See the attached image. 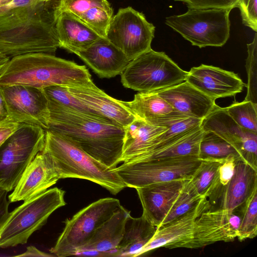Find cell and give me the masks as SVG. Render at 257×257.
Listing matches in <instances>:
<instances>
[{
	"label": "cell",
	"mask_w": 257,
	"mask_h": 257,
	"mask_svg": "<svg viewBox=\"0 0 257 257\" xmlns=\"http://www.w3.org/2000/svg\"><path fill=\"white\" fill-rule=\"evenodd\" d=\"M60 179L48 156L43 150L26 168L14 191L10 202L26 201L45 192Z\"/></svg>",
	"instance_id": "obj_17"
},
{
	"label": "cell",
	"mask_w": 257,
	"mask_h": 257,
	"mask_svg": "<svg viewBox=\"0 0 257 257\" xmlns=\"http://www.w3.org/2000/svg\"><path fill=\"white\" fill-rule=\"evenodd\" d=\"M187 74L164 52L151 48L130 61L120 75L124 87L147 92L181 83Z\"/></svg>",
	"instance_id": "obj_8"
},
{
	"label": "cell",
	"mask_w": 257,
	"mask_h": 257,
	"mask_svg": "<svg viewBox=\"0 0 257 257\" xmlns=\"http://www.w3.org/2000/svg\"><path fill=\"white\" fill-rule=\"evenodd\" d=\"M122 102L137 118L152 125L176 112L156 91L139 92L132 101Z\"/></svg>",
	"instance_id": "obj_27"
},
{
	"label": "cell",
	"mask_w": 257,
	"mask_h": 257,
	"mask_svg": "<svg viewBox=\"0 0 257 257\" xmlns=\"http://www.w3.org/2000/svg\"><path fill=\"white\" fill-rule=\"evenodd\" d=\"M8 191L0 187V229L9 215V205L10 203L7 198Z\"/></svg>",
	"instance_id": "obj_41"
},
{
	"label": "cell",
	"mask_w": 257,
	"mask_h": 257,
	"mask_svg": "<svg viewBox=\"0 0 257 257\" xmlns=\"http://www.w3.org/2000/svg\"><path fill=\"white\" fill-rule=\"evenodd\" d=\"M157 227L143 215L135 218L130 215L124 234L116 248L117 256H138L144 247L154 236Z\"/></svg>",
	"instance_id": "obj_26"
},
{
	"label": "cell",
	"mask_w": 257,
	"mask_h": 257,
	"mask_svg": "<svg viewBox=\"0 0 257 257\" xmlns=\"http://www.w3.org/2000/svg\"><path fill=\"white\" fill-rule=\"evenodd\" d=\"M185 81L215 100L234 96L241 92L244 86L233 72L204 64L192 67L188 72Z\"/></svg>",
	"instance_id": "obj_18"
},
{
	"label": "cell",
	"mask_w": 257,
	"mask_h": 257,
	"mask_svg": "<svg viewBox=\"0 0 257 257\" xmlns=\"http://www.w3.org/2000/svg\"><path fill=\"white\" fill-rule=\"evenodd\" d=\"M201 162L197 156H183L123 163L113 170L126 187L135 189L177 179H190Z\"/></svg>",
	"instance_id": "obj_10"
},
{
	"label": "cell",
	"mask_w": 257,
	"mask_h": 257,
	"mask_svg": "<svg viewBox=\"0 0 257 257\" xmlns=\"http://www.w3.org/2000/svg\"><path fill=\"white\" fill-rule=\"evenodd\" d=\"M65 191L57 187L24 202L9 213L0 229V247L26 243L30 236L46 223L50 215L66 205Z\"/></svg>",
	"instance_id": "obj_5"
},
{
	"label": "cell",
	"mask_w": 257,
	"mask_h": 257,
	"mask_svg": "<svg viewBox=\"0 0 257 257\" xmlns=\"http://www.w3.org/2000/svg\"><path fill=\"white\" fill-rule=\"evenodd\" d=\"M156 92L175 111L200 119L205 118L216 105L215 100L186 81Z\"/></svg>",
	"instance_id": "obj_22"
},
{
	"label": "cell",
	"mask_w": 257,
	"mask_h": 257,
	"mask_svg": "<svg viewBox=\"0 0 257 257\" xmlns=\"http://www.w3.org/2000/svg\"><path fill=\"white\" fill-rule=\"evenodd\" d=\"M209 207L207 198L184 214L157 228L139 256L159 247L190 248L196 219Z\"/></svg>",
	"instance_id": "obj_15"
},
{
	"label": "cell",
	"mask_w": 257,
	"mask_h": 257,
	"mask_svg": "<svg viewBox=\"0 0 257 257\" xmlns=\"http://www.w3.org/2000/svg\"><path fill=\"white\" fill-rule=\"evenodd\" d=\"M65 87L71 95L96 115L111 120L124 127L137 118L122 101L109 96L93 82Z\"/></svg>",
	"instance_id": "obj_16"
},
{
	"label": "cell",
	"mask_w": 257,
	"mask_h": 257,
	"mask_svg": "<svg viewBox=\"0 0 257 257\" xmlns=\"http://www.w3.org/2000/svg\"><path fill=\"white\" fill-rule=\"evenodd\" d=\"M205 198L207 197L198 193L191 179L187 180L180 195L160 226L189 211Z\"/></svg>",
	"instance_id": "obj_30"
},
{
	"label": "cell",
	"mask_w": 257,
	"mask_h": 257,
	"mask_svg": "<svg viewBox=\"0 0 257 257\" xmlns=\"http://www.w3.org/2000/svg\"><path fill=\"white\" fill-rule=\"evenodd\" d=\"M73 53L102 78L121 74L130 61L106 38H101L87 48Z\"/></svg>",
	"instance_id": "obj_21"
},
{
	"label": "cell",
	"mask_w": 257,
	"mask_h": 257,
	"mask_svg": "<svg viewBox=\"0 0 257 257\" xmlns=\"http://www.w3.org/2000/svg\"><path fill=\"white\" fill-rule=\"evenodd\" d=\"M155 31V27L143 13L128 7L113 16L106 38L131 61L151 49Z\"/></svg>",
	"instance_id": "obj_11"
},
{
	"label": "cell",
	"mask_w": 257,
	"mask_h": 257,
	"mask_svg": "<svg viewBox=\"0 0 257 257\" xmlns=\"http://www.w3.org/2000/svg\"><path fill=\"white\" fill-rule=\"evenodd\" d=\"M54 21L59 48L69 52L84 49L102 38L69 12L61 13Z\"/></svg>",
	"instance_id": "obj_23"
},
{
	"label": "cell",
	"mask_w": 257,
	"mask_h": 257,
	"mask_svg": "<svg viewBox=\"0 0 257 257\" xmlns=\"http://www.w3.org/2000/svg\"><path fill=\"white\" fill-rule=\"evenodd\" d=\"M248 49V57L247 63L248 64L247 93L245 98L246 100H249L255 104L256 100V79L253 77V64L256 63L257 50V34L255 32L252 42L247 45Z\"/></svg>",
	"instance_id": "obj_36"
},
{
	"label": "cell",
	"mask_w": 257,
	"mask_h": 257,
	"mask_svg": "<svg viewBox=\"0 0 257 257\" xmlns=\"http://www.w3.org/2000/svg\"><path fill=\"white\" fill-rule=\"evenodd\" d=\"M188 179H177L136 188L143 208L142 215L159 227Z\"/></svg>",
	"instance_id": "obj_19"
},
{
	"label": "cell",
	"mask_w": 257,
	"mask_h": 257,
	"mask_svg": "<svg viewBox=\"0 0 257 257\" xmlns=\"http://www.w3.org/2000/svg\"><path fill=\"white\" fill-rule=\"evenodd\" d=\"M8 116L18 123L49 126L48 100L43 89L13 85L0 86Z\"/></svg>",
	"instance_id": "obj_12"
},
{
	"label": "cell",
	"mask_w": 257,
	"mask_h": 257,
	"mask_svg": "<svg viewBox=\"0 0 257 257\" xmlns=\"http://www.w3.org/2000/svg\"><path fill=\"white\" fill-rule=\"evenodd\" d=\"M8 117V113L3 98L0 92V121Z\"/></svg>",
	"instance_id": "obj_43"
},
{
	"label": "cell",
	"mask_w": 257,
	"mask_h": 257,
	"mask_svg": "<svg viewBox=\"0 0 257 257\" xmlns=\"http://www.w3.org/2000/svg\"><path fill=\"white\" fill-rule=\"evenodd\" d=\"M20 123L7 117L0 121V146L18 127Z\"/></svg>",
	"instance_id": "obj_40"
},
{
	"label": "cell",
	"mask_w": 257,
	"mask_h": 257,
	"mask_svg": "<svg viewBox=\"0 0 257 257\" xmlns=\"http://www.w3.org/2000/svg\"><path fill=\"white\" fill-rule=\"evenodd\" d=\"M186 4L188 7L218 8L232 10L236 7L237 0H174Z\"/></svg>",
	"instance_id": "obj_38"
},
{
	"label": "cell",
	"mask_w": 257,
	"mask_h": 257,
	"mask_svg": "<svg viewBox=\"0 0 257 257\" xmlns=\"http://www.w3.org/2000/svg\"><path fill=\"white\" fill-rule=\"evenodd\" d=\"M130 215V211L121 205L77 252L87 250L106 251L116 248L122 238L125 223Z\"/></svg>",
	"instance_id": "obj_25"
},
{
	"label": "cell",
	"mask_w": 257,
	"mask_h": 257,
	"mask_svg": "<svg viewBox=\"0 0 257 257\" xmlns=\"http://www.w3.org/2000/svg\"><path fill=\"white\" fill-rule=\"evenodd\" d=\"M242 215V205L233 210L218 208L207 210L196 219L190 248L196 249L237 237Z\"/></svg>",
	"instance_id": "obj_13"
},
{
	"label": "cell",
	"mask_w": 257,
	"mask_h": 257,
	"mask_svg": "<svg viewBox=\"0 0 257 257\" xmlns=\"http://www.w3.org/2000/svg\"><path fill=\"white\" fill-rule=\"evenodd\" d=\"M257 234V188L242 205V215L237 237L242 241Z\"/></svg>",
	"instance_id": "obj_32"
},
{
	"label": "cell",
	"mask_w": 257,
	"mask_h": 257,
	"mask_svg": "<svg viewBox=\"0 0 257 257\" xmlns=\"http://www.w3.org/2000/svg\"><path fill=\"white\" fill-rule=\"evenodd\" d=\"M237 160L239 159L235 157H230L225 159L220 164L218 169V181L221 185H227L231 179Z\"/></svg>",
	"instance_id": "obj_39"
},
{
	"label": "cell",
	"mask_w": 257,
	"mask_h": 257,
	"mask_svg": "<svg viewBox=\"0 0 257 257\" xmlns=\"http://www.w3.org/2000/svg\"><path fill=\"white\" fill-rule=\"evenodd\" d=\"M203 131H212L227 141L239 152L242 160L257 169V133L237 125L224 108L216 105L203 119Z\"/></svg>",
	"instance_id": "obj_14"
},
{
	"label": "cell",
	"mask_w": 257,
	"mask_h": 257,
	"mask_svg": "<svg viewBox=\"0 0 257 257\" xmlns=\"http://www.w3.org/2000/svg\"><path fill=\"white\" fill-rule=\"evenodd\" d=\"M54 254H49L43 252L34 246H29L27 247V250L22 254L15 255V256H39V257H50L54 256Z\"/></svg>",
	"instance_id": "obj_42"
},
{
	"label": "cell",
	"mask_w": 257,
	"mask_h": 257,
	"mask_svg": "<svg viewBox=\"0 0 257 257\" xmlns=\"http://www.w3.org/2000/svg\"><path fill=\"white\" fill-rule=\"evenodd\" d=\"M120 206L117 199L101 198L66 219L63 230L50 252L59 257L74 255Z\"/></svg>",
	"instance_id": "obj_9"
},
{
	"label": "cell",
	"mask_w": 257,
	"mask_h": 257,
	"mask_svg": "<svg viewBox=\"0 0 257 257\" xmlns=\"http://www.w3.org/2000/svg\"><path fill=\"white\" fill-rule=\"evenodd\" d=\"M54 19L61 13L67 11L78 18L94 7L112 10L107 0H50Z\"/></svg>",
	"instance_id": "obj_31"
},
{
	"label": "cell",
	"mask_w": 257,
	"mask_h": 257,
	"mask_svg": "<svg viewBox=\"0 0 257 257\" xmlns=\"http://www.w3.org/2000/svg\"><path fill=\"white\" fill-rule=\"evenodd\" d=\"M226 112L241 127L257 133V104L244 100L225 107Z\"/></svg>",
	"instance_id": "obj_33"
},
{
	"label": "cell",
	"mask_w": 257,
	"mask_h": 257,
	"mask_svg": "<svg viewBox=\"0 0 257 257\" xmlns=\"http://www.w3.org/2000/svg\"><path fill=\"white\" fill-rule=\"evenodd\" d=\"M167 129V127L153 125L136 118L125 127L121 162H137L150 150L154 140Z\"/></svg>",
	"instance_id": "obj_24"
},
{
	"label": "cell",
	"mask_w": 257,
	"mask_h": 257,
	"mask_svg": "<svg viewBox=\"0 0 257 257\" xmlns=\"http://www.w3.org/2000/svg\"><path fill=\"white\" fill-rule=\"evenodd\" d=\"M256 0H237L236 7L240 12L242 23L257 31Z\"/></svg>",
	"instance_id": "obj_37"
},
{
	"label": "cell",
	"mask_w": 257,
	"mask_h": 257,
	"mask_svg": "<svg viewBox=\"0 0 257 257\" xmlns=\"http://www.w3.org/2000/svg\"><path fill=\"white\" fill-rule=\"evenodd\" d=\"M198 157L201 159L224 160L230 157L241 159L237 150L229 143L212 131H203Z\"/></svg>",
	"instance_id": "obj_28"
},
{
	"label": "cell",
	"mask_w": 257,
	"mask_h": 257,
	"mask_svg": "<svg viewBox=\"0 0 257 257\" xmlns=\"http://www.w3.org/2000/svg\"><path fill=\"white\" fill-rule=\"evenodd\" d=\"M257 188V169L239 159L228 184L217 185L208 197L220 202L219 208L233 210L242 205Z\"/></svg>",
	"instance_id": "obj_20"
},
{
	"label": "cell",
	"mask_w": 257,
	"mask_h": 257,
	"mask_svg": "<svg viewBox=\"0 0 257 257\" xmlns=\"http://www.w3.org/2000/svg\"><path fill=\"white\" fill-rule=\"evenodd\" d=\"M47 130L68 139L110 169L121 162L125 127L108 119L48 100Z\"/></svg>",
	"instance_id": "obj_2"
},
{
	"label": "cell",
	"mask_w": 257,
	"mask_h": 257,
	"mask_svg": "<svg viewBox=\"0 0 257 257\" xmlns=\"http://www.w3.org/2000/svg\"><path fill=\"white\" fill-rule=\"evenodd\" d=\"M113 10L94 7L79 19L102 38L107 32L113 17Z\"/></svg>",
	"instance_id": "obj_34"
},
{
	"label": "cell",
	"mask_w": 257,
	"mask_h": 257,
	"mask_svg": "<svg viewBox=\"0 0 257 257\" xmlns=\"http://www.w3.org/2000/svg\"><path fill=\"white\" fill-rule=\"evenodd\" d=\"M43 150L50 158L60 179H85L97 184L113 195L126 187L113 169L108 168L57 133L45 131Z\"/></svg>",
	"instance_id": "obj_4"
},
{
	"label": "cell",
	"mask_w": 257,
	"mask_h": 257,
	"mask_svg": "<svg viewBox=\"0 0 257 257\" xmlns=\"http://www.w3.org/2000/svg\"><path fill=\"white\" fill-rule=\"evenodd\" d=\"M45 130L20 123L17 129L0 146V187L11 191L23 172L45 145Z\"/></svg>",
	"instance_id": "obj_7"
},
{
	"label": "cell",
	"mask_w": 257,
	"mask_h": 257,
	"mask_svg": "<svg viewBox=\"0 0 257 257\" xmlns=\"http://www.w3.org/2000/svg\"><path fill=\"white\" fill-rule=\"evenodd\" d=\"M50 0H13L0 7V53L54 54L59 48Z\"/></svg>",
	"instance_id": "obj_1"
},
{
	"label": "cell",
	"mask_w": 257,
	"mask_h": 257,
	"mask_svg": "<svg viewBox=\"0 0 257 257\" xmlns=\"http://www.w3.org/2000/svg\"><path fill=\"white\" fill-rule=\"evenodd\" d=\"M43 90L48 100L78 111L93 114L68 92L65 86H51L45 87Z\"/></svg>",
	"instance_id": "obj_35"
},
{
	"label": "cell",
	"mask_w": 257,
	"mask_h": 257,
	"mask_svg": "<svg viewBox=\"0 0 257 257\" xmlns=\"http://www.w3.org/2000/svg\"><path fill=\"white\" fill-rule=\"evenodd\" d=\"M10 58L5 54L0 53V73L10 60Z\"/></svg>",
	"instance_id": "obj_44"
},
{
	"label": "cell",
	"mask_w": 257,
	"mask_h": 257,
	"mask_svg": "<svg viewBox=\"0 0 257 257\" xmlns=\"http://www.w3.org/2000/svg\"><path fill=\"white\" fill-rule=\"evenodd\" d=\"M180 15L165 19V24L193 46L221 47L230 36L229 16L231 9L188 7Z\"/></svg>",
	"instance_id": "obj_6"
},
{
	"label": "cell",
	"mask_w": 257,
	"mask_h": 257,
	"mask_svg": "<svg viewBox=\"0 0 257 257\" xmlns=\"http://www.w3.org/2000/svg\"><path fill=\"white\" fill-rule=\"evenodd\" d=\"M224 160L201 159L200 165L191 179L200 194L207 198L211 194L218 183V169Z\"/></svg>",
	"instance_id": "obj_29"
},
{
	"label": "cell",
	"mask_w": 257,
	"mask_h": 257,
	"mask_svg": "<svg viewBox=\"0 0 257 257\" xmlns=\"http://www.w3.org/2000/svg\"><path fill=\"white\" fill-rule=\"evenodd\" d=\"M92 82L85 66L43 52L14 56L0 73V86L22 85L43 89Z\"/></svg>",
	"instance_id": "obj_3"
}]
</instances>
